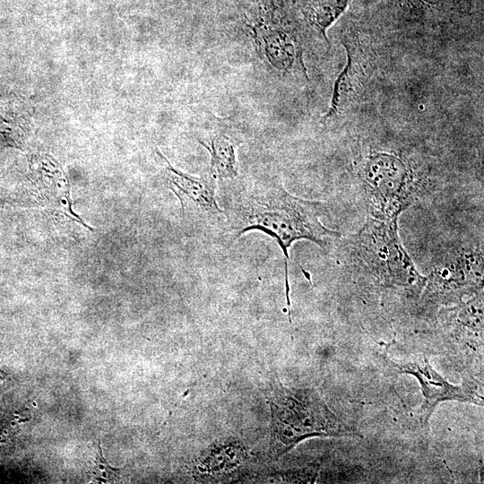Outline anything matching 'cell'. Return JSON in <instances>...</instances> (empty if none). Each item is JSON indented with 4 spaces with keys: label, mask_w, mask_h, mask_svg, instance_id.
Masks as SVG:
<instances>
[{
    "label": "cell",
    "mask_w": 484,
    "mask_h": 484,
    "mask_svg": "<svg viewBox=\"0 0 484 484\" xmlns=\"http://www.w3.org/2000/svg\"><path fill=\"white\" fill-rule=\"evenodd\" d=\"M324 203L290 194L281 185L261 183L240 190L232 199L225 217L229 231L238 238L251 230H260L276 240L285 262L288 305L289 250L298 240H309L323 249L341 237L320 220Z\"/></svg>",
    "instance_id": "6da1fadb"
},
{
    "label": "cell",
    "mask_w": 484,
    "mask_h": 484,
    "mask_svg": "<svg viewBox=\"0 0 484 484\" xmlns=\"http://www.w3.org/2000/svg\"><path fill=\"white\" fill-rule=\"evenodd\" d=\"M271 410L272 452L279 456L313 436H355L312 389H290L279 382L264 389Z\"/></svg>",
    "instance_id": "7a4b0ae2"
},
{
    "label": "cell",
    "mask_w": 484,
    "mask_h": 484,
    "mask_svg": "<svg viewBox=\"0 0 484 484\" xmlns=\"http://www.w3.org/2000/svg\"><path fill=\"white\" fill-rule=\"evenodd\" d=\"M359 262L381 283L419 292L428 281L417 270L399 236L397 220L370 218L353 237Z\"/></svg>",
    "instance_id": "3957f363"
},
{
    "label": "cell",
    "mask_w": 484,
    "mask_h": 484,
    "mask_svg": "<svg viewBox=\"0 0 484 484\" xmlns=\"http://www.w3.org/2000/svg\"><path fill=\"white\" fill-rule=\"evenodd\" d=\"M359 175L374 218L397 220L415 201L418 182L401 155L376 151L360 164Z\"/></svg>",
    "instance_id": "277c9868"
},
{
    "label": "cell",
    "mask_w": 484,
    "mask_h": 484,
    "mask_svg": "<svg viewBox=\"0 0 484 484\" xmlns=\"http://www.w3.org/2000/svg\"><path fill=\"white\" fill-rule=\"evenodd\" d=\"M250 28L259 53L272 67L297 81L308 80L301 39L290 25L264 13Z\"/></svg>",
    "instance_id": "5b68a950"
},
{
    "label": "cell",
    "mask_w": 484,
    "mask_h": 484,
    "mask_svg": "<svg viewBox=\"0 0 484 484\" xmlns=\"http://www.w3.org/2000/svg\"><path fill=\"white\" fill-rule=\"evenodd\" d=\"M162 157L166 162V184L179 200L184 217L210 223L225 218V212L217 203L215 178L210 173L194 176L183 172Z\"/></svg>",
    "instance_id": "8992f818"
},
{
    "label": "cell",
    "mask_w": 484,
    "mask_h": 484,
    "mask_svg": "<svg viewBox=\"0 0 484 484\" xmlns=\"http://www.w3.org/2000/svg\"><path fill=\"white\" fill-rule=\"evenodd\" d=\"M400 373L414 376L421 387L424 396L422 416L428 422L436 406L444 401H458L482 404V397L478 394L471 385H454L437 373L429 364L425 355L417 357L414 360L397 363L391 361Z\"/></svg>",
    "instance_id": "52a82bcc"
},
{
    "label": "cell",
    "mask_w": 484,
    "mask_h": 484,
    "mask_svg": "<svg viewBox=\"0 0 484 484\" xmlns=\"http://www.w3.org/2000/svg\"><path fill=\"white\" fill-rule=\"evenodd\" d=\"M482 279L481 255L459 254L436 265L430 275L429 290L445 299H460L463 294L482 290Z\"/></svg>",
    "instance_id": "ba28073f"
},
{
    "label": "cell",
    "mask_w": 484,
    "mask_h": 484,
    "mask_svg": "<svg viewBox=\"0 0 484 484\" xmlns=\"http://www.w3.org/2000/svg\"><path fill=\"white\" fill-rule=\"evenodd\" d=\"M210 153V174L214 178H235L238 176L237 150L243 143L241 135L226 121L216 119L206 136L199 138Z\"/></svg>",
    "instance_id": "9c48e42d"
},
{
    "label": "cell",
    "mask_w": 484,
    "mask_h": 484,
    "mask_svg": "<svg viewBox=\"0 0 484 484\" xmlns=\"http://www.w3.org/2000/svg\"><path fill=\"white\" fill-rule=\"evenodd\" d=\"M345 46L348 52V61L335 81L331 106L324 117L325 120L339 114L348 105L352 97L359 91L360 82L366 76L361 61L362 56L359 49H356L351 44L345 43Z\"/></svg>",
    "instance_id": "30bf717a"
},
{
    "label": "cell",
    "mask_w": 484,
    "mask_h": 484,
    "mask_svg": "<svg viewBox=\"0 0 484 484\" xmlns=\"http://www.w3.org/2000/svg\"><path fill=\"white\" fill-rule=\"evenodd\" d=\"M350 0H305L303 13L310 25L326 39V30L345 12Z\"/></svg>",
    "instance_id": "8fae6325"
},
{
    "label": "cell",
    "mask_w": 484,
    "mask_h": 484,
    "mask_svg": "<svg viewBox=\"0 0 484 484\" xmlns=\"http://www.w3.org/2000/svg\"><path fill=\"white\" fill-rule=\"evenodd\" d=\"M99 452L96 454L95 465L92 471V474L96 480H102L104 482L113 481L117 478L120 469L111 467L102 455L100 445H98Z\"/></svg>",
    "instance_id": "7c38bea8"
},
{
    "label": "cell",
    "mask_w": 484,
    "mask_h": 484,
    "mask_svg": "<svg viewBox=\"0 0 484 484\" xmlns=\"http://www.w3.org/2000/svg\"><path fill=\"white\" fill-rule=\"evenodd\" d=\"M450 0H400L401 4L411 9H437L445 5Z\"/></svg>",
    "instance_id": "4fadbf2b"
}]
</instances>
